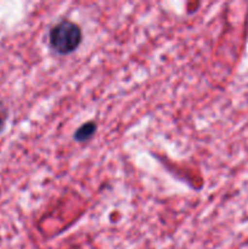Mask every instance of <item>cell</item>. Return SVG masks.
Wrapping results in <instances>:
<instances>
[{
	"label": "cell",
	"instance_id": "obj_1",
	"mask_svg": "<svg viewBox=\"0 0 248 249\" xmlns=\"http://www.w3.org/2000/svg\"><path fill=\"white\" fill-rule=\"evenodd\" d=\"M83 33L80 27L71 19H62L50 29L49 43L51 49L60 55H70L80 45Z\"/></svg>",
	"mask_w": 248,
	"mask_h": 249
},
{
	"label": "cell",
	"instance_id": "obj_2",
	"mask_svg": "<svg viewBox=\"0 0 248 249\" xmlns=\"http://www.w3.org/2000/svg\"><path fill=\"white\" fill-rule=\"evenodd\" d=\"M97 125L95 122H88V123L83 124L82 126L77 129V131L74 133V140L78 142H84L88 141L89 139H91L94 136V134L96 133Z\"/></svg>",
	"mask_w": 248,
	"mask_h": 249
},
{
	"label": "cell",
	"instance_id": "obj_3",
	"mask_svg": "<svg viewBox=\"0 0 248 249\" xmlns=\"http://www.w3.org/2000/svg\"><path fill=\"white\" fill-rule=\"evenodd\" d=\"M5 126H6V117L0 112V134L5 130Z\"/></svg>",
	"mask_w": 248,
	"mask_h": 249
}]
</instances>
